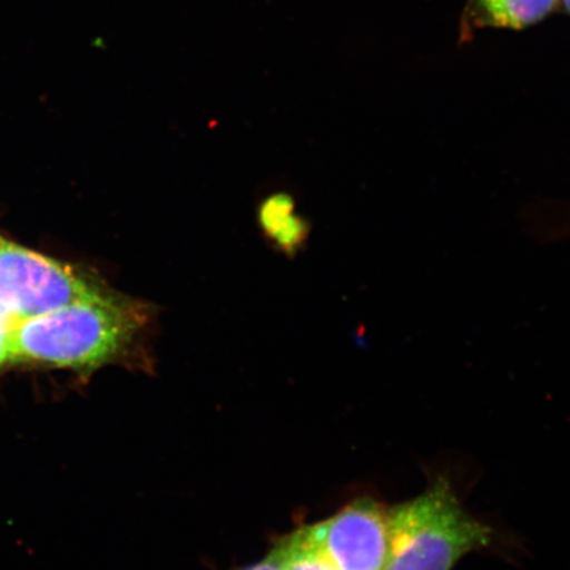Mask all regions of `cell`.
<instances>
[{
  "label": "cell",
  "instance_id": "obj_7",
  "mask_svg": "<svg viewBox=\"0 0 570 570\" xmlns=\"http://www.w3.org/2000/svg\"><path fill=\"white\" fill-rule=\"evenodd\" d=\"M273 553L281 570H337L306 540L304 530H296L276 541Z\"/></svg>",
  "mask_w": 570,
  "mask_h": 570
},
{
  "label": "cell",
  "instance_id": "obj_9",
  "mask_svg": "<svg viewBox=\"0 0 570 570\" xmlns=\"http://www.w3.org/2000/svg\"><path fill=\"white\" fill-rule=\"evenodd\" d=\"M238 570H281L279 564H277V560L273 551H271L265 559L259 562H256L254 566H249L246 568H242Z\"/></svg>",
  "mask_w": 570,
  "mask_h": 570
},
{
  "label": "cell",
  "instance_id": "obj_1",
  "mask_svg": "<svg viewBox=\"0 0 570 570\" xmlns=\"http://www.w3.org/2000/svg\"><path fill=\"white\" fill-rule=\"evenodd\" d=\"M153 306L110 289L12 326V362L91 373L111 363L148 370Z\"/></svg>",
  "mask_w": 570,
  "mask_h": 570
},
{
  "label": "cell",
  "instance_id": "obj_4",
  "mask_svg": "<svg viewBox=\"0 0 570 570\" xmlns=\"http://www.w3.org/2000/svg\"><path fill=\"white\" fill-rule=\"evenodd\" d=\"M306 540L337 570H386L389 508L363 497L321 522L303 527Z\"/></svg>",
  "mask_w": 570,
  "mask_h": 570
},
{
  "label": "cell",
  "instance_id": "obj_10",
  "mask_svg": "<svg viewBox=\"0 0 570 570\" xmlns=\"http://www.w3.org/2000/svg\"><path fill=\"white\" fill-rule=\"evenodd\" d=\"M560 9L570 16V0H560Z\"/></svg>",
  "mask_w": 570,
  "mask_h": 570
},
{
  "label": "cell",
  "instance_id": "obj_5",
  "mask_svg": "<svg viewBox=\"0 0 570 570\" xmlns=\"http://www.w3.org/2000/svg\"><path fill=\"white\" fill-rule=\"evenodd\" d=\"M560 0H466L460 19V42L484 28L524 30L558 10Z\"/></svg>",
  "mask_w": 570,
  "mask_h": 570
},
{
  "label": "cell",
  "instance_id": "obj_6",
  "mask_svg": "<svg viewBox=\"0 0 570 570\" xmlns=\"http://www.w3.org/2000/svg\"><path fill=\"white\" fill-rule=\"evenodd\" d=\"M261 224L268 237L287 253H294L306 235L304 220L297 216L295 204L284 195L271 197L263 203Z\"/></svg>",
  "mask_w": 570,
  "mask_h": 570
},
{
  "label": "cell",
  "instance_id": "obj_2",
  "mask_svg": "<svg viewBox=\"0 0 570 570\" xmlns=\"http://www.w3.org/2000/svg\"><path fill=\"white\" fill-rule=\"evenodd\" d=\"M386 570H452L463 556L493 541L489 525L470 517L452 483L440 476L422 495L389 508Z\"/></svg>",
  "mask_w": 570,
  "mask_h": 570
},
{
  "label": "cell",
  "instance_id": "obj_3",
  "mask_svg": "<svg viewBox=\"0 0 570 570\" xmlns=\"http://www.w3.org/2000/svg\"><path fill=\"white\" fill-rule=\"evenodd\" d=\"M105 289L73 268L0 237V309L13 325Z\"/></svg>",
  "mask_w": 570,
  "mask_h": 570
},
{
  "label": "cell",
  "instance_id": "obj_8",
  "mask_svg": "<svg viewBox=\"0 0 570 570\" xmlns=\"http://www.w3.org/2000/svg\"><path fill=\"white\" fill-rule=\"evenodd\" d=\"M13 324L0 309V367L12 362L11 332Z\"/></svg>",
  "mask_w": 570,
  "mask_h": 570
}]
</instances>
